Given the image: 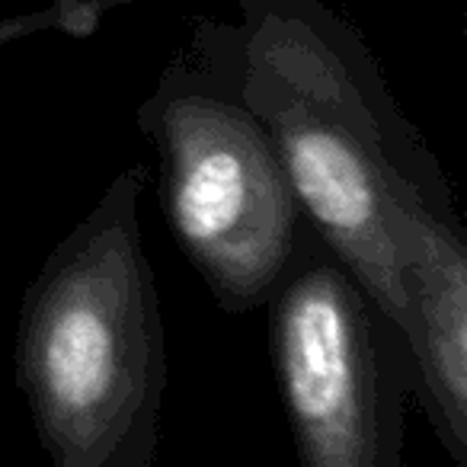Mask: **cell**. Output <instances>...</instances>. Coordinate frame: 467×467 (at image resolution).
<instances>
[{"label": "cell", "instance_id": "obj_1", "mask_svg": "<svg viewBox=\"0 0 467 467\" xmlns=\"http://www.w3.org/2000/svg\"><path fill=\"white\" fill-rule=\"evenodd\" d=\"M231 78L282 157L307 227L407 339L403 221L454 208L445 170L397 106L356 26L324 0H237Z\"/></svg>", "mask_w": 467, "mask_h": 467}, {"label": "cell", "instance_id": "obj_2", "mask_svg": "<svg viewBox=\"0 0 467 467\" xmlns=\"http://www.w3.org/2000/svg\"><path fill=\"white\" fill-rule=\"evenodd\" d=\"M144 163L125 167L23 295L16 384L55 467H154L167 394Z\"/></svg>", "mask_w": 467, "mask_h": 467}, {"label": "cell", "instance_id": "obj_3", "mask_svg": "<svg viewBox=\"0 0 467 467\" xmlns=\"http://www.w3.org/2000/svg\"><path fill=\"white\" fill-rule=\"evenodd\" d=\"M170 227L227 314L266 307L305 231L282 157L231 78L224 23L202 20L138 106Z\"/></svg>", "mask_w": 467, "mask_h": 467}, {"label": "cell", "instance_id": "obj_4", "mask_svg": "<svg viewBox=\"0 0 467 467\" xmlns=\"http://www.w3.org/2000/svg\"><path fill=\"white\" fill-rule=\"evenodd\" d=\"M282 407L307 467H400L413 356L346 260L305 224L266 301Z\"/></svg>", "mask_w": 467, "mask_h": 467}, {"label": "cell", "instance_id": "obj_5", "mask_svg": "<svg viewBox=\"0 0 467 467\" xmlns=\"http://www.w3.org/2000/svg\"><path fill=\"white\" fill-rule=\"evenodd\" d=\"M407 346L416 400L454 464H467V244L454 208L403 221Z\"/></svg>", "mask_w": 467, "mask_h": 467}]
</instances>
